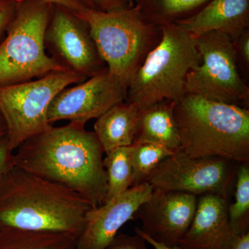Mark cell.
<instances>
[{
	"instance_id": "d4e9b609",
	"label": "cell",
	"mask_w": 249,
	"mask_h": 249,
	"mask_svg": "<svg viewBox=\"0 0 249 249\" xmlns=\"http://www.w3.org/2000/svg\"><path fill=\"white\" fill-rule=\"evenodd\" d=\"M90 9L108 11L128 9L134 5V0H83Z\"/></svg>"
},
{
	"instance_id": "5bb4252c",
	"label": "cell",
	"mask_w": 249,
	"mask_h": 249,
	"mask_svg": "<svg viewBox=\"0 0 249 249\" xmlns=\"http://www.w3.org/2000/svg\"><path fill=\"white\" fill-rule=\"evenodd\" d=\"M229 199L213 194L198 196L196 214L178 246L181 249H229L234 233Z\"/></svg>"
},
{
	"instance_id": "9c48e42d",
	"label": "cell",
	"mask_w": 249,
	"mask_h": 249,
	"mask_svg": "<svg viewBox=\"0 0 249 249\" xmlns=\"http://www.w3.org/2000/svg\"><path fill=\"white\" fill-rule=\"evenodd\" d=\"M239 165L218 157L193 158L179 150L163 160L147 182L154 189L197 196L213 194L229 199Z\"/></svg>"
},
{
	"instance_id": "6da1fadb",
	"label": "cell",
	"mask_w": 249,
	"mask_h": 249,
	"mask_svg": "<svg viewBox=\"0 0 249 249\" xmlns=\"http://www.w3.org/2000/svg\"><path fill=\"white\" fill-rule=\"evenodd\" d=\"M13 153L19 168L66 187L92 208L106 199L107 180L103 164L105 154L94 132L77 121L52 127L27 139Z\"/></svg>"
},
{
	"instance_id": "484cf974",
	"label": "cell",
	"mask_w": 249,
	"mask_h": 249,
	"mask_svg": "<svg viewBox=\"0 0 249 249\" xmlns=\"http://www.w3.org/2000/svg\"><path fill=\"white\" fill-rule=\"evenodd\" d=\"M237 60L241 62L246 70L249 67V29L244 31L233 42Z\"/></svg>"
},
{
	"instance_id": "8fae6325",
	"label": "cell",
	"mask_w": 249,
	"mask_h": 249,
	"mask_svg": "<svg viewBox=\"0 0 249 249\" xmlns=\"http://www.w3.org/2000/svg\"><path fill=\"white\" fill-rule=\"evenodd\" d=\"M127 88L107 68L75 86L62 89L49 106L50 124L68 120L86 124L111 106L125 101Z\"/></svg>"
},
{
	"instance_id": "277c9868",
	"label": "cell",
	"mask_w": 249,
	"mask_h": 249,
	"mask_svg": "<svg viewBox=\"0 0 249 249\" xmlns=\"http://www.w3.org/2000/svg\"><path fill=\"white\" fill-rule=\"evenodd\" d=\"M160 28V42L127 87L125 101L139 109L164 100L180 101L186 95L187 74L201 62L196 37L176 23Z\"/></svg>"
},
{
	"instance_id": "f1b7e54d",
	"label": "cell",
	"mask_w": 249,
	"mask_h": 249,
	"mask_svg": "<svg viewBox=\"0 0 249 249\" xmlns=\"http://www.w3.org/2000/svg\"><path fill=\"white\" fill-rule=\"evenodd\" d=\"M229 249H249V231L236 235Z\"/></svg>"
},
{
	"instance_id": "7a4b0ae2",
	"label": "cell",
	"mask_w": 249,
	"mask_h": 249,
	"mask_svg": "<svg viewBox=\"0 0 249 249\" xmlns=\"http://www.w3.org/2000/svg\"><path fill=\"white\" fill-rule=\"evenodd\" d=\"M91 209L75 192L15 165L13 155L0 173V232H62L77 240Z\"/></svg>"
},
{
	"instance_id": "7402d4cb",
	"label": "cell",
	"mask_w": 249,
	"mask_h": 249,
	"mask_svg": "<svg viewBox=\"0 0 249 249\" xmlns=\"http://www.w3.org/2000/svg\"><path fill=\"white\" fill-rule=\"evenodd\" d=\"M235 183V199L229 204V217L237 235L249 231V163L239 165Z\"/></svg>"
},
{
	"instance_id": "f546056e",
	"label": "cell",
	"mask_w": 249,
	"mask_h": 249,
	"mask_svg": "<svg viewBox=\"0 0 249 249\" xmlns=\"http://www.w3.org/2000/svg\"><path fill=\"white\" fill-rule=\"evenodd\" d=\"M135 232L138 235L142 236V238L146 241L147 243L154 247L155 249H181L178 247H168V246L163 245V244L159 243V242H156V241L152 240L150 237L148 236L145 235L143 232H142V229L140 228H135Z\"/></svg>"
},
{
	"instance_id": "83f0119b",
	"label": "cell",
	"mask_w": 249,
	"mask_h": 249,
	"mask_svg": "<svg viewBox=\"0 0 249 249\" xmlns=\"http://www.w3.org/2000/svg\"><path fill=\"white\" fill-rule=\"evenodd\" d=\"M13 153L9 149V141L6 136L0 141V173L11 160Z\"/></svg>"
},
{
	"instance_id": "4fadbf2b",
	"label": "cell",
	"mask_w": 249,
	"mask_h": 249,
	"mask_svg": "<svg viewBox=\"0 0 249 249\" xmlns=\"http://www.w3.org/2000/svg\"><path fill=\"white\" fill-rule=\"evenodd\" d=\"M148 182L130 187L113 200L91 209L84 229L76 240V249H106L121 228L131 219L139 206L151 196Z\"/></svg>"
},
{
	"instance_id": "5b68a950",
	"label": "cell",
	"mask_w": 249,
	"mask_h": 249,
	"mask_svg": "<svg viewBox=\"0 0 249 249\" xmlns=\"http://www.w3.org/2000/svg\"><path fill=\"white\" fill-rule=\"evenodd\" d=\"M75 14L89 26L107 70L127 88L147 54L160 42V28L147 22L135 4L108 12L88 8Z\"/></svg>"
},
{
	"instance_id": "52a82bcc",
	"label": "cell",
	"mask_w": 249,
	"mask_h": 249,
	"mask_svg": "<svg viewBox=\"0 0 249 249\" xmlns=\"http://www.w3.org/2000/svg\"><path fill=\"white\" fill-rule=\"evenodd\" d=\"M86 79L73 72L55 71L35 80L0 87V113L11 151L53 126L47 113L53 98L67 87Z\"/></svg>"
},
{
	"instance_id": "3957f363",
	"label": "cell",
	"mask_w": 249,
	"mask_h": 249,
	"mask_svg": "<svg viewBox=\"0 0 249 249\" xmlns=\"http://www.w3.org/2000/svg\"><path fill=\"white\" fill-rule=\"evenodd\" d=\"M181 150L193 158L249 163V109L186 94L175 103Z\"/></svg>"
},
{
	"instance_id": "30bf717a",
	"label": "cell",
	"mask_w": 249,
	"mask_h": 249,
	"mask_svg": "<svg viewBox=\"0 0 249 249\" xmlns=\"http://www.w3.org/2000/svg\"><path fill=\"white\" fill-rule=\"evenodd\" d=\"M45 46L49 55L66 71L89 78L107 68L89 26L62 6L53 5Z\"/></svg>"
},
{
	"instance_id": "9a60e30c",
	"label": "cell",
	"mask_w": 249,
	"mask_h": 249,
	"mask_svg": "<svg viewBox=\"0 0 249 249\" xmlns=\"http://www.w3.org/2000/svg\"><path fill=\"white\" fill-rule=\"evenodd\" d=\"M176 24L195 37L216 31L233 42L249 29V0H210L196 14Z\"/></svg>"
},
{
	"instance_id": "cb8c5ba5",
	"label": "cell",
	"mask_w": 249,
	"mask_h": 249,
	"mask_svg": "<svg viewBox=\"0 0 249 249\" xmlns=\"http://www.w3.org/2000/svg\"><path fill=\"white\" fill-rule=\"evenodd\" d=\"M17 6V1L0 0V43L4 38L10 24L14 19Z\"/></svg>"
},
{
	"instance_id": "e0dca14e",
	"label": "cell",
	"mask_w": 249,
	"mask_h": 249,
	"mask_svg": "<svg viewBox=\"0 0 249 249\" xmlns=\"http://www.w3.org/2000/svg\"><path fill=\"white\" fill-rule=\"evenodd\" d=\"M139 112L135 105L124 101L111 106L96 119L93 132L105 154L133 145Z\"/></svg>"
},
{
	"instance_id": "ac0fdd59",
	"label": "cell",
	"mask_w": 249,
	"mask_h": 249,
	"mask_svg": "<svg viewBox=\"0 0 249 249\" xmlns=\"http://www.w3.org/2000/svg\"><path fill=\"white\" fill-rule=\"evenodd\" d=\"M210 0H134L142 17L157 27L196 14Z\"/></svg>"
},
{
	"instance_id": "2e32d148",
	"label": "cell",
	"mask_w": 249,
	"mask_h": 249,
	"mask_svg": "<svg viewBox=\"0 0 249 249\" xmlns=\"http://www.w3.org/2000/svg\"><path fill=\"white\" fill-rule=\"evenodd\" d=\"M175 105L174 101L164 100L139 109L134 144L151 142L174 152L181 150Z\"/></svg>"
},
{
	"instance_id": "ba28073f",
	"label": "cell",
	"mask_w": 249,
	"mask_h": 249,
	"mask_svg": "<svg viewBox=\"0 0 249 249\" xmlns=\"http://www.w3.org/2000/svg\"><path fill=\"white\" fill-rule=\"evenodd\" d=\"M196 44L201 62L187 74L186 94L240 107L248 106L249 87L241 77L230 37L213 31L196 37Z\"/></svg>"
},
{
	"instance_id": "603a6c76",
	"label": "cell",
	"mask_w": 249,
	"mask_h": 249,
	"mask_svg": "<svg viewBox=\"0 0 249 249\" xmlns=\"http://www.w3.org/2000/svg\"><path fill=\"white\" fill-rule=\"evenodd\" d=\"M146 241L142 236L119 234L106 249H148Z\"/></svg>"
},
{
	"instance_id": "ffe728a7",
	"label": "cell",
	"mask_w": 249,
	"mask_h": 249,
	"mask_svg": "<svg viewBox=\"0 0 249 249\" xmlns=\"http://www.w3.org/2000/svg\"><path fill=\"white\" fill-rule=\"evenodd\" d=\"M132 145L118 147L106 153L103 164L107 175V191L103 204L113 200L132 186Z\"/></svg>"
},
{
	"instance_id": "4316f807",
	"label": "cell",
	"mask_w": 249,
	"mask_h": 249,
	"mask_svg": "<svg viewBox=\"0 0 249 249\" xmlns=\"http://www.w3.org/2000/svg\"><path fill=\"white\" fill-rule=\"evenodd\" d=\"M13 1L19 2L23 0H13ZM43 1H47L53 5L62 6L75 13L89 8L83 0H43Z\"/></svg>"
},
{
	"instance_id": "d6986e66",
	"label": "cell",
	"mask_w": 249,
	"mask_h": 249,
	"mask_svg": "<svg viewBox=\"0 0 249 249\" xmlns=\"http://www.w3.org/2000/svg\"><path fill=\"white\" fill-rule=\"evenodd\" d=\"M76 240L62 232L9 229L0 232V249H76Z\"/></svg>"
},
{
	"instance_id": "7c38bea8",
	"label": "cell",
	"mask_w": 249,
	"mask_h": 249,
	"mask_svg": "<svg viewBox=\"0 0 249 249\" xmlns=\"http://www.w3.org/2000/svg\"><path fill=\"white\" fill-rule=\"evenodd\" d=\"M198 196L183 192L153 189L133 216L140 219L142 232L152 240L178 247L196 214Z\"/></svg>"
},
{
	"instance_id": "4dcf8cb0",
	"label": "cell",
	"mask_w": 249,
	"mask_h": 249,
	"mask_svg": "<svg viewBox=\"0 0 249 249\" xmlns=\"http://www.w3.org/2000/svg\"><path fill=\"white\" fill-rule=\"evenodd\" d=\"M6 136V126L3 116L0 113V141Z\"/></svg>"
},
{
	"instance_id": "44dd1931",
	"label": "cell",
	"mask_w": 249,
	"mask_h": 249,
	"mask_svg": "<svg viewBox=\"0 0 249 249\" xmlns=\"http://www.w3.org/2000/svg\"><path fill=\"white\" fill-rule=\"evenodd\" d=\"M175 153L166 147L151 142H137L132 145V186L147 182L158 165Z\"/></svg>"
},
{
	"instance_id": "8992f818",
	"label": "cell",
	"mask_w": 249,
	"mask_h": 249,
	"mask_svg": "<svg viewBox=\"0 0 249 249\" xmlns=\"http://www.w3.org/2000/svg\"><path fill=\"white\" fill-rule=\"evenodd\" d=\"M53 8L43 0L18 2L14 19L0 43V87L66 71L46 53L45 34Z\"/></svg>"
}]
</instances>
